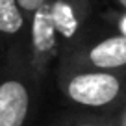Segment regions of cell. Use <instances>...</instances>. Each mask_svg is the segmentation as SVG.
Listing matches in <instances>:
<instances>
[{"label": "cell", "mask_w": 126, "mask_h": 126, "mask_svg": "<svg viewBox=\"0 0 126 126\" xmlns=\"http://www.w3.org/2000/svg\"><path fill=\"white\" fill-rule=\"evenodd\" d=\"M30 20L17 0H0V56L9 50H26Z\"/></svg>", "instance_id": "obj_5"}, {"label": "cell", "mask_w": 126, "mask_h": 126, "mask_svg": "<svg viewBox=\"0 0 126 126\" xmlns=\"http://www.w3.org/2000/svg\"><path fill=\"white\" fill-rule=\"evenodd\" d=\"M45 2H47V0H17L20 11L24 13V17H26L28 20L32 19V15H33V13H35L37 9L45 4Z\"/></svg>", "instance_id": "obj_7"}, {"label": "cell", "mask_w": 126, "mask_h": 126, "mask_svg": "<svg viewBox=\"0 0 126 126\" xmlns=\"http://www.w3.org/2000/svg\"><path fill=\"white\" fill-rule=\"evenodd\" d=\"M56 126H108V122H106V119L96 121V119H82V117H76V119L59 121Z\"/></svg>", "instance_id": "obj_6"}, {"label": "cell", "mask_w": 126, "mask_h": 126, "mask_svg": "<svg viewBox=\"0 0 126 126\" xmlns=\"http://www.w3.org/2000/svg\"><path fill=\"white\" fill-rule=\"evenodd\" d=\"M48 13H50V22L56 32L59 48L63 52L82 39L83 26L91 15V2L89 0H48Z\"/></svg>", "instance_id": "obj_4"}, {"label": "cell", "mask_w": 126, "mask_h": 126, "mask_svg": "<svg viewBox=\"0 0 126 126\" xmlns=\"http://www.w3.org/2000/svg\"><path fill=\"white\" fill-rule=\"evenodd\" d=\"M108 126H126V102L119 108L117 115L113 119H106Z\"/></svg>", "instance_id": "obj_8"}, {"label": "cell", "mask_w": 126, "mask_h": 126, "mask_svg": "<svg viewBox=\"0 0 126 126\" xmlns=\"http://www.w3.org/2000/svg\"><path fill=\"white\" fill-rule=\"evenodd\" d=\"M59 61L74 63L85 69L117 72L126 67V35L111 33L93 43L80 39L67 50H63Z\"/></svg>", "instance_id": "obj_3"}, {"label": "cell", "mask_w": 126, "mask_h": 126, "mask_svg": "<svg viewBox=\"0 0 126 126\" xmlns=\"http://www.w3.org/2000/svg\"><path fill=\"white\" fill-rule=\"evenodd\" d=\"M113 2H115V4H117V6H119V8H121V9H122V11H124V13H126V0H113Z\"/></svg>", "instance_id": "obj_10"}, {"label": "cell", "mask_w": 126, "mask_h": 126, "mask_svg": "<svg viewBox=\"0 0 126 126\" xmlns=\"http://www.w3.org/2000/svg\"><path fill=\"white\" fill-rule=\"evenodd\" d=\"M119 28H121V32L119 33H122V35H126V13L121 17V22H119Z\"/></svg>", "instance_id": "obj_9"}, {"label": "cell", "mask_w": 126, "mask_h": 126, "mask_svg": "<svg viewBox=\"0 0 126 126\" xmlns=\"http://www.w3.org/2000/svg\"><path fill=\"white\" fill-rule=\"evenodd\" d=\"M59 89L74 106L82 108H108L113 106L124 94V78L117 72L94 71L59 61L58 69Z\"/></svg>", "instance_id": "obj_2"}, {"label": "cell", "mask_w": 126, "mask_h": 126, "mask_svg": "<svg viewBox=\"0 0 126 126\" xmlns=\"http://www.w3.org/2000/svg\"><path fill=\"white\" fill-rule=\"evenodd\" d=\"M39 78L24 50L0 56V126H32Z\"/></svg>", "instance_id": "obj_1"}]
</instances>
